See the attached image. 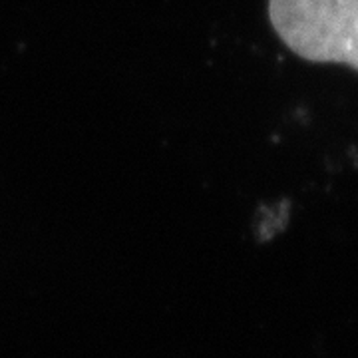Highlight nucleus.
<instances>
[{"mask_svg": "<svg viewBox=\"0 0 358 358\" xmlns=\"http://www.w3.org/2000/svg\"><path fill=\"white\" fill-rule=\"evenodd\" d=\"M268 16L296 56L358 70V0H268Z\"/></svg>", "mask_w": 358, "mask_h": 358, "instance_id": "nucleus-1", "label": "nucleus"}]
</instances>
